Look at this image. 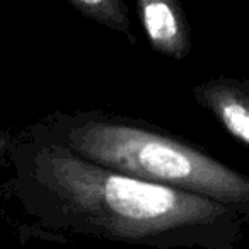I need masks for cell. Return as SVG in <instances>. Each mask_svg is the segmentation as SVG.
I'll return each mask as SVG.
<instances>
[{
  "label": "cell",
  "mask_w": 249,
  "mask_h": 249,
  "mask_svg": "<svg viewBox=\"0 0 249 249\" xmlns=\"http://www.w3.org/2000/svg\"><path fill=\"white\" fill-rule=\"evenodd\" d=\"M69 5L84 18L128 36L130 43H135L128 7L121 0H70Z\"/></svg>",
  "instance_id": "5b68a950"
},
{
  "label": "cell",
  "mask_w": 249,
  "mask_h": 249,
  "mask_svg": "<svg viewBox=\"0 0 249 249\" xmlns=\"http://www.w3.org/2000/svg\"><path fill=\"white\" fill-rule=\"evenodd\" d=\"M22 132L101 167L208 198L249 218V176L152 123L75 109L46 114Z\"/></svg>",
  "instance_id": "7a4b0ae2"
},
{
  "label": "cell",
  "mask_w": 249,
  "mask_h": 249,
  "mask_svg": "<svg viewBox=\"0 0 249 249\" xmlns=\"http://www.w3.org/2000/svg\"><path fill=\"white\" fill-rule=\"evenodd\" d=\"M140 21L149 45L167 58L183 60L193 48L183 9L173 0H140Z\"/></svg>",
  "instance_id": "277c9868"
},
{
  "label": "cell",
  "mask_w": 249,
  "mask_h": 249,
  "mask_svg": "<svg viewBox=\"0 0 249 249\" xmlns=\"http://www.w3.org/2000/svg\"><path fill=\"white\" fill-rule=\"evenodd\" d=\"M43 249H58V248H53V246H48V248H43Z\"/></svg>",
  "instance_id": "8992f818"
},
{
  "label": "cell",
  "mask_w": 249,
  "mask_h": 249,
  "mask_svg": "<svg viewBox=\"0 0 249 249\" xmlns=\"http://www.w3.org/2000/svg\"><path fill=\"white\" fill-rule=\"evenodd\" d=\"M4 193L22 227L154 249H237L249 218L213 200L106 169L21 130L9 135Z\"/></svg>",
  "instance_id": "6da1fadb"
},
{
  "label": "cell",
  "mask_w": 249,
  "mask_h": 249,
  "mask_svg": "<svg viewBox=\"0 0 249 249\" xmlns=\"http://www.w3.org/2000/svg\"><path fill=\"white\" fill-rule=\"evenodd\" d=\"M193 97L232 139L249 147V80L232 77L203 80L193 89Z\"/></svg>",
  "instance_id": "3957f363"
}]
</instances>
